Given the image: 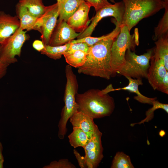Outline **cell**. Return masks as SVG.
<instances>
[{
  "mask_svg": "<svg viewBox=\"0 0 168 168\" xmlns=\"http://www.w3.org/2000/svg\"><path fill=\"white\" fill-rule=\"evenodd\" d=\"M115 38L105 39L90 47L84 64L78 68V72L107 80L112 77L110 49Z\"/></svg>",
  "mask_w": 168,
  "mask_h": 168,
  "instance_id": "obj_1",
  "label": "cell"
},
{
  "mask_svg": "<svg viewBox=\"0 0 168 168\" xmlns=\"http://www.w3.org/2000/svg\"><path fill=\"white\" fill-rule=\"evenodd\" d=\"M78 111H82L94 119L110 116L115 108L113 98L102 90L90 89L75 95Z\"/></svg>",
  "mask_w": 168,
  "mask_h": 168,
  "instance_id": "obj_2",
  "label": "cell"
},
{
  "mask_svg": "<svg viewBox=\"0 0 168 168\" xmlns=\"http://www.w3.org/2000/svg\"><path fill=\"white\" fill-rule=\"evenodd\" d=\"M124 12L121 24L129 30L144 18L152 16L164 8L162 0H122Z\"/></svg>",
  "mask_w": 168,
  "mask_h": 168,
  "instance_id": "obj_3",
  "label": "cell"
},
{
  "mask_svg": "<svg viewBox=\"0 0 168 168\" xmlns=\"http://www.w3.org/2000/svg\"><path fill=\"white\" fill-rule=\"evenodd\" d=\"M120 27V32L114 40L110 49L112 77L118 73L124 65L127 50L134 51L136 45L139 43L137 31L131 35L127 26L121 24Z\"/></svg>",
  "mask_w": 168,
  "mask_h": 168,
  "instance_id": "obj_4",
  "label": "cell"
},
{
  "mask_svg": "<svg viewBox=\"0 0 168 168\" xmlns=\"http://www.w3.org/2000/svg\"><path fill=\"white\" fill-rule=\"evenodd\" d=\"M65 72L67 81L64 96V105L61 111L58 125V135L60 139H64L67 132L66 125L68 119L78 109L75 100V95L78 88L77 77L72 67L68 64L66 66Z\"/></svg>",
  "mask_w": 168,
  "mask_h": 168,
  "instance_id": "obj_5",
  "label": "cell"
},
{
  "mask_svg": "<svg viewBox=\"0 0 168 168\" xmlns=\"http://www.w3.org/2000/svg\"><path fill=\"white\" fill-rule=\"evenodd\" d=\"M152 49L142 55H136L130 49L125 54V63L118 73L125 76L137 79L147 78L150 66V61L153 54Z\"/></svg>",
  "mask_w": 168,
  "mask_h": 168,
  "instance_id": "obj_6",
  "label": "cell"
},
{
  "mask_svg": "<svg viewBox=\"0 0 168 168\" xmlns=\"http://www.w3.org/2000/svg\"><path fill=\"white\" fill-rule=\"evenodd\" d=\"M26 32L19 28L0 45V62L8 66L17 62L16 57L20 56L23 45L29 39Z\"/></svg>",
  "mask_w": 168,
  "mask_h": 168,
  "instance_id": "obj_7",
  "label": "cell"
},
{
  "mask_svg": "<svg viewBox=\"0 0 168 168\" xmlns=\"http://www.w3.org/2000/svg\"><path fill=\"white\" fill-rule=\"evenodd\" d=\"M124 12V6L122 1L114 4L110 3L96 10L95 15L90 20L91 23L86 29L77 37L82 39L91 36L98 23L103 18L112 16L116 21V24L120 26L122 24Z\"/></svg>",
  "mask_w": 168,
  "mask_h": 168,
  "instance_id": "obj_8",
  "label": "cell"
},
{
  "mask_svg": "<svg viewBox=\"0 0 168 168\" xmlns=\"http://www.w3.org/2000/svg\"><path fill=\"white\" fill-rule=\"evenodd\" d=\"M58 16V5L57 2L46 6L44 13L38 19L37 31L41 33L40 38L45 45L49 44L50 37L57 25Z\"/></svg>",
  "mask_w": 168,
  "mask_h": 168,
  "instance_id": "obj_9",
  "label": "cell"
},
{
  "mask_svg": "<svg viewBox=\"0 0 168 168\" xmlns=\"http://www.w3.org/2000/svg\"><path fill=\"white\" fill-rule=\"evenodd\" d=\"M102 135L101 133L93 136L83 147L87 168H97L103 157V148L101 140Z\"/></svg>",
  "mask_w": 168,
  "mask_h": 168,
  "instance_id": "obj_10",
  "label": "cell"
},
{
  "mask_svg": "<svg viewBox=\"0 0 168 168\" xmlns=\"http://www.w3.org/2000/svg\"><path fill=\"white\" fill-rule=\"evenodd\" d=\"M80 34L75 32L67 21H57L51 35L49 45L57 46L64 44L77 38Z\"/></svg>",
  "mask_w": 168,
  "mask_h": 168,
  "instance_id": "obj_11",
  "label": "cell"
},
{
  "mask_svg": "<svg viewBox=\"0 0 168 168\" xmlns=\"http://www.w3.org/2000/svg\"><path fill=\"white\" fill-rule=\"evenodd\" d=\"M91 7L88 2H83L68 19L67 23L77 33H82L88 27L91 21L88 14Z\"/></svg>",
  "mask_w": 168,
  "mask_h": 168,
  "instance_id": "obj_12",
  "label": "cell"
},
{
  "mask_svg": "<svg viewBox=\"0 0 168 168\" xmlns=\"http://www.w3.org/2000/svg\"><path fill=\"white\" fill-rule=\"evenodd\" d=\"M69 119L73 127L81 129L90 139L94 136L102 133L94 122V119L82 111H77Z\"/></svg>",
  "mask_w": 168,
  "mask_h": 168,
  "instance_id": "obj_13",
  "label": "cell"
},
{
  "mask_svg": "<svg viewBox=\"0 0 168 168\" xmlns=\"http://www.w3.org/2000/svg\"><path fill=\"white\" fill-rule=\"evenodd\" d=\"M20 27L17 16L0 11V45L12 35Z\"/></svg>",
  "mask_w": 168,
  "mask_h": 168,
  "instance_id": "obj_14",
  "label": "cell"
},
{
  "mask_svg": "<svg viewBox=\"0 0 168 168\" xmlns=\"http://www.w3.org/2000/svg\"><path fill=\"white\" fill-rule=\"evenodd\" d=\"M147 78L154 90H157L159 84L168 71L163 60L154 58L152 56Z\"/></svg>",
  "mask_w": 168,
  "mask_h": 168,
  "instance_id": "obj_15",
  "label": "cell"
},
{
  "mask_svg": "<svg viewBox=\"0 0 168 168\" xmlns=\"http://www.w3.org/2000/svg\"><path fill=\"white\" fill-rule=\"evenodd\" d=\"M126 77L129 81L128 86L122 88L114 89L112 85L110 84L106 87L107 92L109 93L111 91L120 90H128L137 94V96H134V98L138 102L142 103L152 105V101L156 100V98H150L146 97L141 94L139 91L138 86L143 84L142 79H133L129 77Z\"/></svg>",
  "mask_w": 168,
  "mask_h": 168,
  "instance_id": "obj_16",
  "label": "cell"
},
{
  "mask_svg": "<svg viewBox=\"0 0 168 168\" xmlns=\"http://www.w3.org/2000/svg\"><path fill=\"white\" fill-rule=\"evenodd\" d=\"M16 12L20 21V28L26 31L37 30V22L38 18L31 15L18 3L16 6Z\"/></svg>",
  "mask_w": 168,
  "mask_h": 168,
  "instance_id": "obj_17",
  "label": "cell"
},
{
  "mask_svg": "<svg viewBox=\"0 0 168 168\" xmlns=\"http://www.w3.org/2000/svg\"><path fill=\"white\" fill-rule=\"evenodd\" d=\"M85 1L86 0H64L62 3L58 5L59 18L57 21H67Z\"/></svg>",
  "mask_w": 168,
  "mask_h": 168,
  "instance_id": "obj_18",
  "label": "cell"
},
{
  "mask_svg": "<svg viewBox=\"0 0 168 168\" xmlns=\"http://www.w3.org/2000/svg\"><path fill=\"white\" fill-rule=\"evenodd\" d=\"M155 42L156 47L154 54L152 57L154 58L163 60L165 67L168 71V33L159 38Z\"/></svg>",
  "mask_w": 168,
  "mask_h": 168,
  "instance_id": "obj_19",
  "label": "cell"
},
{
  "mask_svg": "<svg viewBox=\"0 0 168 168\" xmlns=\"http://www.w3.org/2000/svg\"><path fill=\"white\" fill-rule=\"evenodd\" d=\"M18 3L37 18L41 17L46 9V6L44 5L42 0H20Z\"/></svg>",
  "mask_w": 168,
  "mask_h": 168,
  "instance_id": "obj_20",
  "label": "cell"
},
{
  "mask_svg": "<svg viewBox=\"0 0 168 168\" xmlns=\"http://www.w3.org/2000/svg\"><path fill=\"white\" fill-rule=\"evenodd\" d=\"M68 138L71 145L75 148L78 147H83L90 140L87 135L77 127H73V131L68 136Z\"/></svg>",
  "mask_w": 168,
  "mask_h": 168,
  "instance_id": "obj_21",
  "label": "cell"
},
{
  "mask_svg": "<svg viewBox=\"0 0 168 168\" xmlns=\"http://www.w3.org/2000/svg\"><path fill=\"white\" fill-rule=\"evenodd\" d=\"M162 0L165 8V12L158 25L154 28V34L152 39L155 41L161 36L168 33V0Z\"/></svg>",
  "mask_w": 168,
  "mask_h": 168,
  "instance_id": "obj_22",
  "label": "cell"
},
{
  "mask_svg": "<svg viewBox=\"0 0 168 168\" xmlns=\"http://www.w3.org/2000/svg\"><path fill=\"white\" fill-rule=\"evenodd\" d=\"M70 45V42L57 46L45 45L44 49L40 53L41 54L45 55L50 58L54 60L59 59L69 48Z\"/></svg>",
  "mask_w": 168,
  "mask_h": 168,
  "instance_id": "obj_23",
  "label": "cell"
},
{
  "mask_svg": "<svg viewBox=\"0 0 168 168\" xmlns=\"http://www.w3.org/2000/svg\"><path fill=\"white\" fill-rule=\"evenodd\" d=\"M87 53L85 52L78 50L64 56L66 62L70 66L78 68L82 66L86 60Z\"/></svg>",
  "mask_w": 168,
  "mask_h": 168,
  "instance_id": "obj_24",
  "label": "cell"
},
{
  "mask_svg": "<svg viewBox=\"0 0 168 168\" xmlns=\"http://www.w3.org/2000/svg\"><path fill=\"white\" fill-rule=\"evenodd\" d=\"M116 24L115 28L110 33L105 35L99 37H93L90 36L86 37L80 39L73 40L70 42L74 43L78 42H85L89 46H91L97 42L102 40L111 38H116L119 34L120 31V27Z\"/></svg>",
  "mask_w": 168,
  "mask_h": 168,
  "instance_id": "obj_25",
  "label": "cell"
},
{
  "mask_svg": "<svg viewBox=\"0 0 168 168\" xmlns=\"http://www.w3.org/2000/svg\"><path fill=\"white\" fill-rule=\"evenodd\" d=\"M129 156L122 152H118L112 162L111 168H134Z\"/></svg>",
  "mask_w": 168,
  "mask_h": 168,
  "instance_id": "obj_26",
  "label": "cell"
},
{
  "mask_svg": "<svg viewBox=\"0 0 168 168\" xmlns=\"http://www.w3.org/2000/svg\"><path fill=\"white\" fill-rule=\"evenodd\" d=\"M156 100H154L152 102V107L146 111V118L139 122L131 124V126H133L138 124H141L145 122H148L153 118L154 112L157 109H162L165 110L166 113H168V105L161 103Z\"/></svg>",
  "mask_w": 168,
  "mask_h": 168,
  "instance_id": "obj_27",
  "label": "cell"
},
{
  "mask_svg": "<svg viewBox=\"0 0 168 168\" xmlns=\"http://www.w3.org/2000/svg\"><path fill=\"white\" fill-rule=\"evenodd\" d=\"M90 48V46L85 42H81L74 43H70L69 47L63 55L65 56L75 51L78 50L82 51L87 53Z\"/></svg>",
  "mask_w": 168,
  "mask_h": 168,
  "instance_id": "obj_28",
  "label": "cell"
},
{
  "mask_svg": "<svg viewBox=\"0 0 168 168\" xmlns=\"http://www.w3.org/2000/svg\"><path fill=\"white\" fill-rule=\"evenodd\" d=\"M45 168H75V166L67 159H61L58 161L51 162L48 165L44 167Z\"/></svg>",
  "mask_w": 168,
  "mask_h": 168,
  "instance_id": "obj_29",
  "label": "cell"
},
{
  "mask_svg": "<svg viewBox=\"0 0 168 168\" xmlns=\"http://www.w3.org/2000/svg\"><path fill=\"white\" fill-rule=\"evenodd\" d=\"M157 90L168 94V72L160 83Z\"/></svg>",
  "mask_w": 168,
  "mask_h": 168,
  "instance_id": "obj_30",
  "label": "cell"
},
{
  "mask_svg": "<svg viewBox=\"0 0 168 168\" xmlns=\"http://www.w3.org/2000/svg\"><path fill=\"white\" fill-rule=\"evenodd\" d=\"M86 1L93 7L96 10L102 6L109 3L107 0H86Z\"/></svg>",
  "mask_w": 168,
  "mask_h": 168,
  "instance_id": "obj_31",
  "label": "cell"
},
{
  "mask_svg": "<svg viewBox=\"0 0 168 168\" xmlns=\"http://www.w3.org/2000/svg\"><path fill=\"white\" fill-rule=\"evenodd\" d=\"M73 153L77 161L79 166L81 168H87L84 157L81 156L75 149L73 150Z\"/></svg>",
  "mask_w": 168,
  "mask_h": 168,
  "instance_id": "obj_32",
  "label": "cell"
},
{
  "mask_svg": "<svg viewBox=\"0 0 168 168\" xmlns=\"http://www.w3.org/2000/svg\"><path fill=\"white\" fill-rule=\"evenodd\" d=\"M32 46L37 51L40 52L44 49L45 44L42 40H35L33 43Z\"/></svg>",
  "mask_w": 168,
  "mask_h": 168,
  "instance_id": "obj_33",
  "label": "cell"
},
{
  "mask_svg": "<svg viewBox=\"0 0 168 168\" xmlns=\"http://www.w3.org/2000/svg\"><path fill=\"white\" fill-rule=\"evenodd\" d=\"M1 45H0V51ZM8 65L4 64L0 61V79L6 74L7 67Z\"/></svg>",
  "mask_w": 168,
  "mask_h": 168,
  "instance_id": "obj_34",
  "label": "cell"
},
{
  "mask_svg": "<svg viewBox=\"0 0 168 168\" xmlns=\"http://www.w3.org/2000/svg\"><path fill=\"white\" fill-rule=\"evenodd\" d=\"M4 158L3 156L0 157V168H3Z\"/></svg>",
  "mask_w": 168,
  "mask_h": 168,
  "instance_id": "obj_35",
  "label": "cell"
},
{
  "mask_svg": "<svg viewBox=\"0 0 168 168\" xmlns=\"http://www.w3.org/2000/svg\"><path fill=\"white\" fill-rule=\"evenodd\" d=\"M3 150V146L1 142L0 141V157L3 156L2 154Z\"/></svg>",
  "mask_w": 168,
  "mask_h": 168,
  "instance_id": "obj_36",
  "label": "cell"
},
{
  "mask_svg": "<svg viewBox=\"0 0 168 168\" xmlns=\"http://www.w3.org/2000/svg\"><path fill=\"white\" fill-rule=\"evenodd\" d=\"M57 0V2L58 4V5H59L64 0Z\"/></svg>",
  "mask_w": 168,
  "mask_h": 168,
  "instance_id": "obj_37",
  "label": "cell"
}]
</instances>
